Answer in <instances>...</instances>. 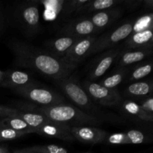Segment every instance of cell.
<instances>
[{"instance_id":"6da1fadb","label":"cell","mask_w":153,"mask_h":153,"mask_svg":"<svg viewBox=\"0 0 153 153\" xmlns=\"http://www.w3.org/2000/svg\"><path fill=\"white\" fill-rule=\"evenodd\" d=\"M7 45L16 65L34 70L55 81L68 77L74 70L61 58L20 40L12 39Z\"/></svg>"},{"instance_id":"7a4b0ae2","label":"cell","mask_w":153,"mask_h":153,"mask_svg":"<svg viewBox=\"0 0 153 153\" xmlns=\"http://www.w3.org/2000/svg\"><path fill=\"white\" fill-rule=\"evenodd\" d=\"M20 111L37 112L43 114L52 120L66 123L70 126H100L103 121L93 117L73 105L67 102L61 103L52 106H39L37 105H21Z\"/></svg>"},{"instance_id":"3957f363","label":"cell","mask_w":153,"mask_h":153,"mask_svg":"<svg viewBox=\"0 0 153 153\" xmlns=\"http://www.w3.org/2000/svg\"><path fill=\"white\" fill-rule=\"evenodd\" d=\"M56 85L64 94L74 103L77 108L101 120H106L110 115H107L97 106L88 95L76 77L68 76L64 79L55 81Z\"/></svg>"},{"instance_id":"277c9868","label":"cell","mask_w":153,"mask_h":153,"mask_svg":"<svg viewBox=\"0 0 153 153\" xmlns=\"http://www.w3.org/2000/svg\"><path fill=\"white\" fill-rule=\"evenodd\" d=\"M40 4L35 0L25 1L18 4L15 10L16 23L28 37H33L40 31Z\"/></svg>"},{"instance_id":"5b68a950","label":"cell","mask_w":153,"mask_h":153,"mask_svg":"<svg viewBox=\"0 0 153 153\" xmlns=\"http://www.w3.org/2000/svg\"><path fill=\"white\" fill-rule=\"evenodd\" d=\"M15 92L23 98L39 106H52L64 103L65 98L56 91L31 82L15 89Z\"/></svg>"},{"instance_id":"8992f818","label":"cell","mask_w":153,"mask_h":153,"mask_svg":"<svg viewBox=\"0 0 153 153\" xmlns=\"http://www.w3.org/2000/svg\"><path fill=\"white\" fill-rule=\"evenodd\" d=\"M134 20H127L97 37L87 58L102 51L114 47L118 43L126 40L133 31Z\"/></svg>"},{"instance_id":"52a82bcc","label":"cell","mask_w":153,"mask_h":153,"mask_svg":"<svg viewBox=\"0 0 153 153\" xmlns=\"http://www.w3.org/2000/svg\"><path fill=\"white\" fill-rule=\"evenodd\" d=\"M83 89L94 102L103 106L120 105L123 99L119 91L115 89H109L100 85L99 83L85 80L81 84Z\"/></svg>"},{"instance_id":"ba28073f","label":"cell","mask_w":153,"mask_h":153,"mask_svg":"<svg viewBox=\"0 0 153 153\" xmlns=\"http://www.w3.org/2000/svg\"><path fill=\"white\" fill-rule=\"evenodd\" d=\"M122 50L121 47H113L97 57L90 67L88 80L94 82L104 76L114 62L116 61Z\"/></svg>"},{"instance_id":"9c48e42d","label":"cell","mask_w":153,"mask_h":153,"mask_svg":"<svg viewBox=\"0 0 153 153\" xmlns=\"http://www.w3.org/2000/svg\"><path fill=\"white\" fill-rule=\"evenodd\" d=\"M97 37V36H89L79 38L70 48L65 56L61 58L62 61L75 70L76 67L87 58Z\"/></svg>"},{"instance_id":"30bf717a","label":"cell","mask_w":153,"mask_h":153,"mask_svg":"<svg viewBox=\"0 0 153 153\" xmlns=\"http://www.w3.org/2000/svg\"><path fill=\"white\" fill-rule=\"evenodd\" d=\"M70 126L48 119L41 126L35 130L36 134L45 137L56 138L67 142L74 141L75 138L70 130Z\"/></svg>"},{"instance_id":"8fae6325","label":"cell","mask_w":153,"mask_h":153,"mask_svg":"<svg viewBox=\"0 0 153 153\" xmlns=\"http://www.w3.org/2000/svg\"><path fill=\"white\" fill-rule=\"evenodd\" d=\"M70 130L75 140L91 145L104 143L105 140L109 134L105 130L89 126H71Z\"/></svg>"},{"instance_id":"7c38bea8","label":"cell","mask_w":153,"mask_h":153,"mask_svg":"<svg viewBox=\"0 0 153 153\" xmlns=\"http://www.w3.org/2000/svg\"><path fill=\"white\" fill-rule=\"evenodd\" d=\"M61 35L82 37L96 36L97 33L89 17H79L67 22L60 29Z\"/></svg>"},{"instance_id":"4fadbf2b","label":"cell","mask_w":153,"mask_h":153,"mask_svg":"<svg viewBox=\"0 0 153 153\" xmlns=\"http://www.w3.org/2000/svg\"><path fill=\"white\" fill-rule=\"evenodd\" d=\"M79 39L72 36L61 35L45 41L43 46L46 52L57 58H62Z\"/></svg>"},{"instance_id":"5bb4252c","label":"cell","mask_w":153,"mask_h":153,"mask_svg":"<svg viewBox=\"0 0 153 153\" xmlns=\"http://www.w3.org/2000/svg\"><path fill=\"white\" fill-rule=\"evenodd\" d=\"M122 13V7H114L102 11L96 12L89 18L98 33L99 31H102L111 26L115 21L120 17Z\"/></svg>"},{"instance_id":"9a60e30c","label":"cell","mask_w":153,"mask_h":153,"mask_svg":"<svg viewBox=\"0 0 153 153\" xmlns=\"http://www.w3.org/2000/svg\"><path fill=\"white\" fill-rule=\"evenodd\" d=\"M152 55V48L143 49H123L117 58V68L130 67Z\"/></svg>"},{"instance_id":"2e32d148","label":"cell","mask_w":153,"mask_h":153,"mask_svg":"<svg viewBox=\"0 0 153 153\" xmlns=\"http://www.w3.org/2000/svg\"><path fill=\"white\" fill-rule=\"evenodd\" d=\"M126 49H143L153 48L152 27L132 32L125 40Z\"/></svg>"},{"instance_id":"e0dca14e","label":"cell","mask_w":153,"mask_h":153,"mask_svg":"<svg viewBox=\"0 0 153 153\" xmlns=\"http://www.w3.org/2000/svg\"><path fill=\"white\" fill-rule=\"evenodd\" d=\"M120 111L124 115L140 122H150L153 121V114H149L141 108L138 103L134 100H126L121 102L120 104Z\"/></svg>"},{"instance_id":"ac0fdd59","label":"cell","mask_w":153,"mask_h":153,"mask_svg":"<svg viewBox=\"0 0 153 153\" xmlns=\"http://www.w3.org/2000/svg\"><path fill=\"white\" fill-rule=\"evenodd\" d=\"M32 82L30 75L20 70H7L4 71V79L0 85L4 88H21Z\"/></svg>"},{"instance_id":"d6986e66","label":"cell","mask_w":153,"mask_h":153,"mask_svg":"<svg viewBox=\"0 0 153 153\" xmlns=\"http://www.w3.org/2000/svg\"><path fill=\"white\" fill-rule=\"evenodd\" d=\"M152 87L153 84L151 79L137 81L127 86L124 91V95L128 98L141 100L149 96H152Z\"/></svg>"},{"instance_id":"ffe728a7","label":"cell","mask_w":153,"mask_h":153,"mask_svg":"<svg viewBox=\"0 0 153 153\" xmlns=\"http://www.w3.org/2000/svg\"><path fill=\"white\" fill-rule=\"evenodd\" d=\"M152 61L134 64V66L129 67L126 80V82H137L140 79H144L150 74L152 72Z\"/></svg>"},{"instance_id":"44dd1931","label":"cell","mask_w":153,"mask_h":153,"mask_svg":"<svg viewBox=\"0 0 153 153\" xmlns=\"http://www.w3.org/2000/svg\"><path fill=\"white\" fill-rule=\"evenodd\" d=\"M0 128H11L18 131H22L26 134L34 133V130L30 127L25 121L20 117L16 116L4 117L0 120Z\"/></svg>"},{"instance_id":"7402d4cb","label":"cell","mask_w":153,"mask_h":153,"mask_svg":"<svg viewBox=\"0 0 153 153\" xmlns=\"http://www.w3.org/2000/svg\"><path fill=\"white\" fill-rule=\"evenodd\" d=\"M129 67L124 68H117L115 71L111 73L107 77L102 79L100 85L109 89H115L116 87L120 85L127 77Z\"/></svg>"},{"instance_id":"603a6c76","label":"cell","mask_w":153,"mask_h":153,"mask_svg":"<svg viewBox=\"0 0 153 153\" xmlns=\"http://www.w3.org/2000/svg\"><path fill=\"white\" fill-rule=\"evenodd\" d=\"M91 0H67L61 1V10L63 15L85 13Z\"/></svg>"},{"instance_id":"cb8c5ba5","label":"cell","mask_w":153,"mask_h":153,"mask_svg":"<svg viewBox=\"0 0 153 153\" xmlns=\"http://www.w3.org/2000/svg\"><path fill=\"white\" fill-rule=\"evenodd\" d=\"M16 116L23 120L30 127L34 130V131L49 119L42 114L28 111H20Z\"/></svg>"},{"instance_id":"d4e9b609","label":"cell","mask_w":153,"mask_h":153,"mask_svg":"<svg viewBox=\"0 0 153 153\" xmlns=\"http://www.w3.org/2000/svg\"><path fill=\"white\" fill-rule=\"evenodd\" d=\"M123 0H91L90 4L87 7L85 13L102 11L112 7H117L118 4H122Z\"/></svg>"},{"instance_id":"484cf974","label":"cell","mask_w":153,"mask_h":153,"mask_svg":"<svg viewBox=\"0 0 153 153\" xmlns=\"http://www.w3.org/2000/svg\"><path fill=\"white\" fill-rule=\"evenodd\" d=\"M125 134L126 144H142L152 141V138L141 130L130 129Z\"/></svg>"},{"instance_id":"4316f807","label":"cell","mask_w":153,"mask_h":153,"mask_svg":"<svg viewBox=\"0 0 153 153\" xmlns=\"http://www.w3.org/2000/svg\"><path fill=\"white\" fill-rule=\"evenodd\" d=\"M28 150L37 153H67V149L64 147L55 144L34 146L27 148Z\"/></svg>"},{"instance_id":"83f0119b","label":"cell","mask_w":153,"mask_h":153,"mask_svg":"<svg viewBox=\"0 0 153 153\" xmlns=\"http://www.w3.org/2000/svg\"><path fill=\"white\" fill-rule=\"evenodd\" d=\"M151 27H152V14L149 13V14L144 15L134 21L132 32L141 31Z\"/></svg>"},{"instance_id":"f1b7e54d","label":"cell","mask_w":153,"mask_h":153,"mask_svg":"<svg viewBox=\"0 0 153 153\" xmlns=\"http://www.w3.org/2000/svg\"><path fill=\"white\" fill-rule=\"evenodd\" d=\"M26 134L25 132L15 131L11 128H0V141H8L18 139Z\"/></svg>"},{"instance_id":"f546056e","label":"cell","mask_w":153,"mask_h":153,"mask_svg":"<svg viewBox=\"0 0 153 153\" xmlns=\"http://www.w3.org/2000/svg\"><path fill=\"white\" fill-rule=\"evenodd\" d=\"M104 143L108 145H126V138L125 132L108 134L105 140Z\"/></svg>"},{"instance_id":"4dcf8cb0","label":"cell","mask_w":153,"mask_h":153,"mask_svg":"<svg viewBox=\"0 0 153 153\" xmlns=\"http://www.w3.org/2000/svg\"><path fill=\"white\" fill-rule=\"evenodd\" d=\"M138 104L144 111L149 114H153V99L152 96H149L140 100V103Z\"/></svg>"},{"instance_id":"1f68e13d","label":"cell","mask_w":153,"mask_h":153,"mask_svg":"<svg viewBox=\"0 0 153 153\" xmlns=\"http://www.w3.org/2000/svg\"><path fill=\"white\" fill-rule=\"evenodd\" d=\"M20 110L15 108H10L7 106L0 105V117H9L16 116L19 113Z\"/></svg>"},{"instance_id":"d6a6232c","label":"cell","mask_w":153,"mask_h":153,"mask_svg":"<svg viewBox=\"0 0 153 153\" xmlns=\"http://www.w3.org/2000/svg\"><path fill=\"white\" fill-rule=\"evenodd\" d=\"M6 26V15L3 6L0 3V38L5 30Z\"/></svg>"},{"instance_id":"836d02e7","label":"cell","mask_w":153,"mask_h":153,"mask_svg":"<svg viewBox=\"0 0 153 153\" xmlns=\"http://www.w3.org/2000/svg\"><path fill=\"white\" fill-rule=\"evenodd\" d=\"M123 4H125L128 8L134 10L143 4V0H123Z\"/></svg>"},{"instance_id":"e575fe53","label":"cell","mask_w":153,"mask_h":153,"mask_svg":"<svg viewBox=\"0 0 153 153\" xmlns=\"http://www.w3.org/2000/svg\"><path fill=\"white\" fill-rule=\"evenodd\" d=\"M143 4L149 8H152L153 1L152 0H143Z\"/></svg>"},{"instance_id":"d590c367","label":"cell","mask_w":153,"mask_h":153,"mask_svg":"<svg viewBox=\"0 0 153 153\" xmlns=\"http://www.w3.org/2000/svg\"><path fill=\"white\" fill-rule=\"evenodd\" d=\"M12 153H37V152H32V151H30V150H28L27 148H25V149H23L16 150V151H14V152H12Z\"/></svg>"},{"instance_id":"8d00e7d4","label":"cell","mask_w":153,"mask_h":153,"mask_svg":"<svg viewBox=\"0 0 153 153\" xmlns=\"http://www.w3.org/2000/svg\"><path fill=\"white\" fill-rule=\"evenodd\" d=\"M0 153H11L9 152L5 147H3V146H0Z\"/></svg>"},{"instance_id":"74e56055","label":"cell","mask_w":153,"mask_h":153,"mask_svg":"<svg viewBox=\"0 0 153 153\" xmlns=\"http://www.w3.org/2000/svg\"><path fill=\"white\" fill-rule=\"evenodd\" d=\"M4 71H2V70H0V84L1 83L3 79H4Z\"/></svg>"},{"instance_id":"f35d334b","label":"cell","mask_w":153,"mask_h":153,"mask_svg":"<svg viewBox=\"0 0 153 153\" xmlns=\"http://www.w3.org/2000/svg\"><path fill=\"white\" fill-rule=\"evenodd\" d=\"M135 153H148V151H142V152H138Z\"/></svg>"},{"instance_id":"ab89813d","label":"cell","mask_w":153,"mask_h":153,"mask_svg":"<svg viewBox=\"0 0 153 153\" xmlns=\"http://www.w3.org/2000/svg\"><path fill=\"white\" fill-rule=\"evenodd\" d=\"M80 153H93L91 152H80Z\"/></svg>"}]
</instances>
